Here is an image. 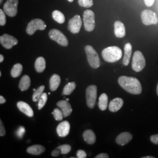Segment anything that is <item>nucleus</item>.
<instances>
[{
    "mask_svg": "<svg viewBox=\"0 0 158 158\" xmlns=\"http://www.w3.org/2000/svg\"><path fill=\"white\" fill-rule=\"evenodd\" d=\"M151 141L153 143L158 145V134L153 135L151 136Z\"/></svg>",
    "mask_w": 158,
    "mask_h": 158,
    "instance_id": "obj_38",
    "label": "nucleus"
},
{
    "mask_svg": "<svg viewBox=\"0 0 158 158\" xmlns=\"http://www.w3.org/2000/svg\"><path fill=\"white\" fill-rule=\"evenodd\" d=\"M83 23L85 29L88 32L93 31L96 26L95 14L91 10H87L83 14Z\"/></svg>",
    "mask_w": 158,
    "mask_h": 158,
    "instance_id": "obj_5",
    "label": "nucleus"
},
{
    "mask_svg": "<svg viewBox=\"0 0 158 158\" xmlns=\"http://www.w3.org/2000/svg\"><path fill=\"white\" fill-rule=\"evenodd\" d=\"M68 1H69V2H73L74 0H68Z\"/></svg>",
    "mask_w": 158,
    "mask_h": 158,
    "instance_id": "obj_46",
    "label": "nucleus"
},
{
    "mask_svg": "<svg viewBox=\"0 0 158 158\" xmlns=\"http://www.w3.org/2000/svg\"><path fill=\"white\" fill-rule=\"evenodd\" d=\"M54 118L56 120V121H62L63 118L64 117L62 111L61 110V109H59V108H55L53 110V112L52 113Z\"/></svg>",
    "mask_w": 158,
    "mask_h": 158,
    "instance_id": "obj_31",
    "label": "nucleus"
},
{
    "mask_svg": "<svg viewBox=\"0 0 158 158\" xmlns=\"http://www.w3.org/2000/svg\"><path fill=\"white\" fill-rule=\"evenodd\" d=\"M66 100H67V101H69V98H67V99H66Z\"/></svg>",
    "mask_w": 158,
    "mask_h": 158,
    "instance_id": "obj_47",
    "label": "nucleus"
},
{
    "mask_svg": "<svg viewBox=\"0 0 158 158\" xmlns=\"http://www.w3.org/2000/svg\"><path fill=\"white\" fill-rule=\"evenodd\" d=\"M102 56L107 62H115L120 60L123 56V52L117 46H110L102 51Z\"/></svg>",
    "mask_w": 158,
    "mask_h": 158,
    "instance_id": "obj_2",
    "label": "nucleus"
},
{
    "mask_svg": "<svg viewBox=\"0 0 158 158\" xmlns=\"http://www.w3.org/2000/svg\"><path fill=\"white\" fill-rule=\"evenodd\" d=\"M141 20L145 25H155L158 23V17L155 12L151 10H145L142 12Z\"/></svg>",
    "mask_w": 158,
    "mask_h": 158,
    "instance_id": "obj_9",
    "label": "nucleus"
},
{
    "mask_svg": "<svg viewBox=\"0 0 158 158\" xmlns=\"http://www.w3.org/2000/svg\"><path fill=\"white\" fill-rule=\"evenodd\" d=\"M85 52L87 55L88 62L91 67L93 69L99 68L101 64L100 57L93 47L90 45L85 46Z\"/></svg>",
    "mask_w": 158,
    "mask_h": 158,
    "instance_id": "obj_3",
    "label": "nucleus"
},
{
    "mask_svg": "<svg viewBox=\"0 0 158 158\" xmlns=\"http://www.w3.org/2000/svg\"><path fill=\"white\" fill-rule=\"evenodd\" d=\"M79 6L85 8H90L93 5V0H78Z\"/></svg>",
    "mask_w": 158,
    "mask_h": 158,
    "instance_id": "obj_33",
    "label": "nucleus"
},
{
    "mask_svg": "<svg viewBox=\"0 0 158 158\" xmlns=\"http://www.w3.org/2000/svg\"><path fill=\"white\" fill-rule=\"evenodd\" d=\"M53 19L59 23L62 24L65 22V17L62 12L55 10L52 13Z\"/></svg>",
    "mask_w": 158,
    "mask_h": 158,
    "instance_id": "obj_27",
    "label": "nucleus"
},
{
    "mask_svg": "<svg viewBox=\"0 0 158 158\" xmlns=\"http://www.w3.org/2000/svg\"><path fill=\"white\" fill-rule=\"evenodd\" d=\"M57 106L62 111L64 117L69 116L72 112V108L70 104L67 100H61L57 102Z\"/></svg>",
    "mask_w": 158,
    "mask_h": 158,
    "instance_id": "obj_14",
    "label": "nucleus"
},
{
    "mask_svg": "<svg viewBox=\"0 0 158 158\" xmlns=\"http://www.w3.org/2000/svg\"><path fill=\"white\" fill-rule=\"evenodd\" d=\"M96 158H109V156H108V155L107 154V153H100V154H99V155H97L96 157Z\"/></svg>",
    "mask_w": 158,
    "mask_h": 158,
    "instance_id": "obj_41",
    "label": "nucleus"
},
{
    "mask_svg": "<svg viewBox=\"0 0 158 158\" xmlns=\"http://www.w3.org/2000/svg\"><path fill=\"white\" fill-rule=\"evenodd\" d=\"M57 148L60 151V153L63 155L68 154L70 152V151L72 149L71 146L68 145V144H64L62 145H60V146L57 147Z\"/></svg>",
    "mask_w": 158,
    "mask_h": 158,
    "instance_id": "obj_32",
    "label": "nucleus"
},
{
    "mask_svg": "<svg viewBox=\"0 0 158 158\" xmlns=\"http://www.w3.org/2000/svg\"><path fill=\"white\" fill-rule=\"evenodd\" d=\"M132 139V135L128 132H124L121 133L117 137L115 141L119 145L124 146L128 143Z\"/></svg>",
    "mask_w": 158,
    "mask_h": 158,
    "instance_id": "obj_15",
    "label": "nucleus"
},
{
    "mask_svg": "<svg viewBox=\"0 0 158 158\" xmlns=\"http://www.w3.org/2000/svg\"><path fill=\"white\" fill-rule=\"evenodd\" d=\"M61 82L60 77L56 74H54L51 76L49 80V87L50 89L52 91L56 90Z\"/></svg>",
    "mask_w": 158,
    "mask_h": 158,
    "instance_id": "obj_20",
    "label": "nucleus"
},
{
    "mask_svg": "<svg viewBox=\"0 0 158 158\" xmlns=\"http://www.w3.org/2000/svg\"><path fill=\"white\" fill-rule=\"evenodd\" d=\"M155 2V0H144V2L145 4L147 6H151L153 5Z\"/></svg>",
    "mask_w": 158,
    "mask_h": 158,
    "instance_id": "obj_39",
    "label": "nucleus"
},
{
    "mask_svg": "<svg viewBox=\"0 0 158 158\" xmlns=\"http://www.w3.org/2000/svg\"><path fill=\"white\" fill-rule=\"evenodd\" d=\"M46 28L45 22L41 19H34L29 22L26 29L27 33L29 35H34L37 30L44 31Z\"/></svg>",
    "mask_w": 158,
    "mask_h": 158,
    "instance_id": "obj_6",
    "label": "nucleus"
},
{
    "mask_svg": "<svg viewBox=\"0 0 158 158\" xmlns=\"http://www.w3.org/2000/svg\"><path fill=\"white\" fill-rule=\"evenodd\" d=\"M35 68L37 72L42 73L46 68L45 59L43 57H39L35 63Z\"/></svg>",
    "mask_w": 158,
    "mask_h": 158,
    "instance_id": "obj_23",
    "label": "nucleus"
},
{
    "mask_svg": "<svg viewBox=\"0 0 158 158\" xmlns=\"http://www.w3.org/2000/svg\"><path fill=\"white\" fill-rule=\"evenodd\" d=\"M146 65L145 59L140 51H136L133 55L132 68L136 72H141Z\"/></svg>",
    "mask_w": 158,
    "mask_h": 158,
    "instance_id": "obj_4",
    "label": "nucleus"
},
{
    "mask_svg": "<svg viewBox=\"0 0 158 158\" xmlns=\"http://www.w3.org/2000/svg\"><path fill=\"white\" fill-rule=\"evenodd\" d=\"M49 36L51 40L56 42L60 45L67 46L69 45V42L66 36L58 29H51L49 32Z\"/></svg>",
    "mask_w": 158,
    "mask_h": 158,
    "instance_id": "obj_8",
    "label": "nucleus"
},
{
    "mask_svg": "<svg viewBox=\"0 0 158 158\" xmlns=\"http://www.w3.org/2000/svg\"><path fill=\"white\" fill-rule=\"evenodd\" d=\"M132 47L130 43H127L125 45L124 56L123 57V63L124 66H128L130 62V59L132 55Z\"/></svg>",
    "mask_w": 158,
    "mask_h": 158,
    "instance_id": "obj_19",
    "label": "nucleus"
},
{
    "mask_svg": "<svg viewBox=\"0 0 158 158\" xmlns=\"http://www.w3.org/2000/svg\"><path fill=\"white\" fill-rule=\"evenodd\" d=\"M82 26V21L79 15H76L70 19L68 23V28L72 34H78Z\"/></svg>",
    "mask_w": 158,
    "mask_h": 158,
    "instance_id": "obj_11",
    "label": "nucleus"
},
{
    "mask_svg": "<svg viewBox=\"0 0 158 158\" xmlns=\"http://www.w3.org/2000/svg\"><path fill=\"white\" fill-rule=\"evenodd\" d=\"M60 152V151L57 148L56 149H55L54 151H52V156L56 157L57 156H59Z\"/></svg>",
    "mask_w": 158,
    "mask_h": 158,
    "instance_id": "obj_40",
    "label": "nucleus"
},
{
    "mask_svg": "<svg viewBox=\"0 0 158 158\" xmlns=\"http://www.w3.org/2000/svg\"><path fill=\"white\" fill-rule=\"evenodd\" d=\"M0 43L6 49H11L14 46L18 43V40L14 36L8 34H4L0 37Z\"/></svg>",
    "mask_w": 158,
    "mask_h": 158,
    "instance_id": "obj_12",
    "label": "nucleus"
},
{
    "mask_svg": "<svg viewBox=\"0 0 158 158\" xmlns=\"http://www.w3.org/2000/svg\"><path fill=\"white\" fill-rule=\"evenodd\" d=\"M23 65L20 63L15 64L11 69V75L14 78H16L19 77L23 72Z\"/></svg>",
    "mask_w": 158,
    "mask_h": 158,
    "instance_id": "obj_26",
    "label": "nucleus"
},
{
    "mask_svg": "<svg viewBox=\"0 0 158 158\" xmlns=\"http://www.w3.org/2000/svg\"><path fill=\"white\" fill-rule=\"evenodd\" d=\"M6 135V130L2 121H0V136H3Z\"/></svg>",
    "mask_w": 158,
    "mask_h": 158,
    "instance_id": "obj_37",
    "label": "nucleus"
},
{
    "mask_svg": "<svg viewBox=\"0 0 158 158\" xmlns=\"http://www.w3.org/2000/svg\"><path fill=\"white\" fill-rule=\"evenodd\" d=\"M114 34L116 37L119 38H124L125 36V27L124 23L120 21H116L114 23Z\"/></svg>",
    "mask_w": 158,
    "mask_h": 158,
    "instance_id": "obj_18",
    "label": "nucleus"
},
{
    "mask_svg": "<svg viewBox=\"0 0 158 158\" xmlns=\"http://www.w3.org/2000/svg\"><path fill=\"white\" fill-rule=\"evenodd\" d=\"M25 132V129L23 127H20L17 131V135L19 138H23V136Z\"/></svg>",
    "mask_w": 158,
    "mask_h": 158,
    "instance_id": "obj_35",
    "label": "nucleus"
},
{
    "mask_svg": "<svg viewBox=\"0 0 158 158\" xmlns=\"http://www.w3.org/2000/svg\"><path fill=\"white\" fill-rule=\"evenodd\" d=\"M142 158H154V157H153V156H145V157H143Z\"/></svg>",
    "mask_w": 158,
    "mask_h": 158,
    "instance_id": "obj_44",
    "label": "nucleus"
},
{
    "mask_svg": "<svg viewBox=\"0 0 158 158\" xmlns=\"http://www.w3.org/2000/svg\"><path fill=\"white\" fill-rule=\"evenodd\" d=\"M77 158H85L87 157V154L83 150H79L77 152Z\"/></svg>",
    "mask_w": 158,
    "mask_h": 158,
    "instance_id": "obj_36",
    "label": "nucleus"
},
{
    "mask_svg": "<svg viewBox=\"0 0 158 158\" xmlns=\"http://www.w3.org/2000/svg\"><path fill=\"white\" fill-rule=\"evenodd\" d=\"M31 85V79L28 75H24L21 79L19 88L21 91L27 90Z\"/></svg>",
    "mask_w": 158,
    "mask_h": 158,
    "instance_id": "obj_24",
    "label": "nucleus"
},
{
    "mask_svg": "<svg viewBox=\"0 0 158 158\" xmlns=\"http://www.w3.org/2000/svg\"><path fill=\"white\" fill-rule=\"evenodd\" d=\"M97 88L95 85H89L85 91L87 105L90 108H93L96 106Z\"/></svg>",
    "mask_w": 158,
    "mask_h": 158,
    "instance_id": "obj_7",
    "label": "nucleus"
},
{
    "mask_svg": "<svg viewBox=\"0 0 158 158\" xmlns=\"http://www.w3.org/2000/svg\"><path fill=\"white\" fill-rule=\"evenodd\" d=\"M118 83L124 90L131 94H139L142 93L141 84L135 77L121 76L119 77Z\"/></svg>",
    "mask_w": 158,
    "mask_h": 158,
    "instance_id": "obj_1",
    "label": "nucleus"
},
{
    "mask_svg": "<svg viewBox=\"0 0 158 158\" xmlns=\"http://www.w3.org/2000/svg\"><path fill=\"white\" fill-rule=\"evenodd\" d=\"M45 151V148L40 145H34L28 147L27 152L34 155H40Z\"/></svg>",
    "mask_w": 158,
    "mask_h": 158,
    "instance_id": "obj_22",
    "label": "nucleus"
},
{
    "mask_svg": "<svg viewBox=\"0 0 158 158\" xmlns=\"http://www.w3.org/2000/svg\"><path fill=\"white\" fill-rule=\"evenodd\" d=\"M18 0H7L3 6L6 14L10 17H15L18 12Z\"/></svg>",
    "mask_w": 158,
    "mask_h": 158,
    "instance_id": "obj_10",
    "label": "nucleus"
},
{
    "mask_svg": "<svg viewBox=\"0 0 158 158\" xmlns=\"http://www.w3.org/2000/svg\"><path fill=\"white\" fill-rule=\"evenodd\" d=\"M6 12L2 10H0V25L4 26L6 23Z\"/></svg>",
    "mask_w": 158,
    "mask_h": 158,
    "instance_id": "obj_34",
    "label": "nucleus"
},
{
    "mask_svg": "<svg viewBox=\"0 0 158 158\" xmlns=\"http://www.w3.org/2000/svg\"><path fill=\"white\" fill-rule=\"evenodd\" d=\"M6 102V98L2 96H0V104H2Z\"/></svg>",
    "mask_w": 158,
    "mask_h": 158,
    "instance_id": "obj_42",
    "label": "nucleus"
},
{
    "mask_svg": "<svg viewBox=\"0 0 158 158\" xmlns=\"http://www.w3.org/2000/svg\"><path fill=\"white\" fill-rule=\"evenodd\" d=\"M48 100V95L46 93H43L39 99L38 101V110H41L42 108L45 106L46 102Z\"/></svg>",
    "mask_w": 158,
    "mask_h": 158,
    "instance_id": "obj_30",
    "label": "nucleus"
},
{
    "mask_svg": "<svg viewBox=\"0 0 158 158\" xmlns=\"http://www.w3.org/2000/svg\"><path fill=\"white\" fill-rule=\"evenodd\" d=\"M124 104V101L121 98H115L112 100L108 106L110 111L115 113L119 110Z\"/></svg>",
    "mask_w": 158,
    "mask_h": 158,
    "instance_id": "obj_17",
    "label": "nucleus"
},
{
    "mask_svg": "<svg viewBox=\"0 0 158 158\" xmlns=\"http://www.w3.org/2000/svg\"><path fill=\"white\" fill-rule=\"evenodd\" d=\"M83 137L85 142L88 144L93 145L96 141V136L94 132L91 130L85 131L83 134Z\"/></svg>",
    "mask_w": 158,
    "mask_h": 158,
    "instance_id": "obj_21",
    "label": "nucleus"
},
{
    "mask_svg": "<svg viewBox=\"0 0 158 158\" xmlns=\"http://www.w3.org/2000/svg\"><path fill=\"white\" fill-rule=\"evenodd\" d=\"M156 93H157V94H158V84L157 85V88H156Z\"/></svg>",
    "mask_w": 158,
    "mask_h": 158,
    "instance_id": "obj_45",
    "label": "nucleus"
},
{
    "mask_svg": "<svg viewBox=\"0 0 158 158\" xmlns=\"http://www.w3.org/2000/svg\"><path fill=\"white\" fill-rule=\"evenodd\" d=\"M108 96L106 93H103L100 97L98 101V107L102 111H104L108 107Z\"/></svg>",
    "mask_w": 158,
    "mask_h": 158,
    "instance_id": "obj_25",
    "label": "nucleus"
},
{
    "mask_svg": "<svg viewBox=\"0 0 158 158\" xmlns=\"http://www.w3.org/2000/svg\"><path fill=\"white\" fill-rule=\"evenodd\" d=\"M17 107L22 113L25 114L29 117H32L34 116V113L33 110L27 102H18Z\"/></svg>",
    "mask_w": 158,
    "mask_h": 158,
    "instance_id": "obj_16",
    "label": "nucleus"
},
{
    "mask_svg": "<svg viewBox=\"0 0 158 158\" xmlns=\"http://www.w3.org/2000/svg\"><path fill=\"white\" fill-rule=\"evenodd\" d=\"M76 87V83L74 82H70L66 85L63 90L62 94L65 96L70 95L72 93Z\"/></svg>",
    "mask_w": 158,
    "mask_h": 158,
    "instance_id": "obj_28",
    "label": "nucleus"
},
{
    "mask_svg": "<svg viewBox=\"0 0 158 158\" xmlns=\"http://www.w3.org/2000/svg\"><path fill=\"white\" fill-rule=\"evenodd\" d=\"M3 60H4V56L2 55H0V62H2Z\"/></svg>",
    "mask_w": 158,
    "mask_h": 158,
    "instance_id": "obj_43",
    "label": "nucleus"
},
{
    "mask_svg": "<svg viewBox=\"0 0 158 158\" xmlns=\"http://www.w3.org/2000/svg\"><path fill=\"white\" fill-rule=\"evenodd\" d=\"M70 125L68 121H64L57 127V134L60 137H65L69 134Z\"/></svg>",
    "mask_w": 158,
    "mask_h": 158,
    "instance_id": "obj_13",
    "label": "nucleus"
},
{
    "mask_svg": "<svg viewBox=\"0 0 158 158\" xmlns=\"http://www.w3.org/2000/svg\"><path fill=\"white\" fill-rule=\"evenodd\" d=\"M45 85H41L38 87L37 89L34 91V94L32 96V100L34 102H37L39 101L41 95L44 93V91L45 90Z\"/></svg>",
    "mask_w": 158,
    "mask_h": 158,
    "instance_id": "obj_29",
    "label": "nucleus"
}]
</instances>
